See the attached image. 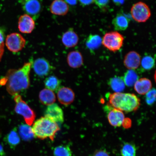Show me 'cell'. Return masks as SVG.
I'll return each mask as SVG.
<instances>
[{"label":"cell","instance_id":"cell-1","mask_svg":"<svg viewBox=\"0 0 156 156\" xmlns=\"http://www.w3.org/2000/svg\"><path fill=\"white\" fill-rule=\"evenodd\" d=\"M32 64L31 62H27L19 69L9 70L5 77L1 80L0 83L6 86L10 95L14 97L28 88Z\"/></svg>","mask_w":156,"mask_h":156},{"label":"cell","instance_id":"cell-2","mask_svg":"<svg viewBox=\"0 0 156 156\" xmlns=\"http://www.w3.org/2000/svg\"><path fill=\"white\" fill-rule=\"evenodd\" d=\"M108 106L123 112H130L137 110L140 100L134 94L114 93L107 94Z\"/></svg>","mask_w":156,"mask_h":156},{"label":"cell","instance_id":"cell-3","mask_svg":"<svg viewBox=\"0 0 156 156\" xmlns=\"http://www.w3.org/2000/svg\"><path fill=\"white\" fill-rule=\"evenodd\" d=\"M33 124L32 129L34 136L41 140L49 138L53 141L60 130L57 123L45 116L38 119Z\"/></svg>","mask_w":156,"mask_h":156},{"label":"cell","instance_id":"cell-4","mask_svg":"<svg viewBox=\"0 0 156 156\" xmlns=\"http://www.w3.org/2000/svg\"><path fill=\"white\" fill-rule=\"evenodd\" d=\"M14 100L16 104L15 112L23 117L27 124L30 126H32L36 118L34 111L23 100L20 95H15Z\"/></svg>","mask_w":156,"mask_h":156},{"label":"cell","instance_id":"cell-5","mask_svg":"<svg viewBox=\"0 0 156 156\" xmlns=\"http://www.w3.org/2000/svg\"><path fill=\"white\" fill-rule=\"evenodd\" d=\"M124 37L120 33L114 31L107 33L102 39V44L105 48L112 52L119 50L122 47Z\"/></svg>","mask_w":156,"mask_h":156},{"label":"cell","instance_id":"cell-6","mask_svg":"<svg viewBox=\"0 0 156 156\" xmlns=\"http://www.w3.org/2000/svg\"><path fill=\"white\" fill-rule=\"evenodd\" d=\"M130 13L133 19L138 23L145 22L151 16L149 7L141 2L134 4L132 6Z\"/></svg>","mask_w":156,"mask_h":156},{"label":"cell","instance_id":"cell-7","mask_svg":"<svg viewBox=\"0 0 156 156\" xmlns=\"http://www.w3.org/2000/svg\"><path fill=\"white\" fill-rule=\"evenodd\" d=\"M26 40L18 33H12L8 35L5 40V45L10 51L17 53L21 51L25 47Z\"/></svg>","mask_w":156,"mask_h":156},{"label":"cell","instance_id":"cell-8","mask_svg":"<svg viewBox=\"0 0 156 156\" xmlns=\"http://www.w3.org/2000/svg\"><path fill=\"white\" fill-rule=\"evenodd\" d=\"M20 4L26 14L30 16L34 20L38 18L42 9V5L39 0H20Z\"/></svg>","mask_w":156,"mask_h":156},{"label":"cell","instance_id":"cell-9","mask_svg":"<svg viewBox=\"0 0 156 156\" xmlns=\"http://www.w3.org/2000/svg\"><path fill=\"white\" fill-rule=\"evenodd\" d=\"M107 118L109 123L112 126L117 127L122 125L125 120L123 112L107 105Z\"/></svg>","mask_w":156,"mask_h":156},{"label":"cell","instance_id":"cell-10","mask_svg":"<svg viewBox=\"0 0 156 156\" xmlns=\"http://www.w3.org/2000/svg\"><path fill=\"white\" fill-rule=\"evenodd\" d=\"M44 116L58 123H62L64 121L63 110L56 103L48 106L44 112Z\"/></svg>","mask_w":156,"mask_h":156},{"label":"cell","instance_id":"cell-11","mask_svg":"<svg viewBox=\"0 0 156 156\" xmlns=\"http://www.w3.org/2000/svg\"><path fill=\"white\" fill-rule=\"evenodd\" d=\"M32 65L35 73L40 77L48 75L51 69L49 62L44 58H37Z\"/></svg>","mask_w":156,"mask_h":156},{"label":"cell","instance_id":"cell-12","mask_svg":"<svg viewBox=\"0 0 156 156\" xmlns=\"http://www.w3.org/2000/svg\"><path fill=\"white\" fill-rule=\"evenodd\" d=\"M20 32L24 34H29L34 30L35 27L34 20L28 15L25 14L20 17L18 21Z\"/></svg>","mask_w":156,"mask_h":156},{"label":"cell","instance_id":"cell-13","mask_svg":"<svg viewBox=\"0 0 156 156\" xmlns=\"http://www.w3.org/2000/svg\"><path fill=\"white\" fill-rule=\"evenodd\" d=\"M57 97L62 105L68 106L73 103L75 99V94L73 90L66 87H60L57 91Z\"/></svg>","mask_w":156,"mask_h":156},{"label":"cell","instance_id":"cell-14","mask_svg":"<svg viewBox=\"0 0 156 156\" xmlns=\"http://www.w3.org/2000/svg\"><path fill=\"white\" fill-rule=\"evenodd\" d=\"M141 57L140 55L135 51L129 52L125 56L124 64L128 69H137L140 65Z\"/></svg>","mask_w":156,"mask_h":156},{"label":"cell","instance_id":"cell-15","mask_svg":"<svg viewBox=\"0 0 156 156\" xmlns=\"http://www.w3.org/2000/svg\"><path fill=\"white\" fill-rule=\"evenodd\" d=\"M68 5L63 0H54L51 4L50 10L52 14L58 16H64L69 11Z\"/></svg>","mask_w":156,"mask_h":156},{"label":"cell","instance_id":"cell-16","mask_svg":"<svg viewBox=\"0 0 156 156\" xmlns=\"http://www.w3.org/2000/svg\"><path fill=\"white\" fill-rule=\"evenodd\" d=\"M79 41V37L73 29H68L62 36V42L67 48H73L76 46Z\"/></svg>","mask_w":156,"mask_h":156},{"label":"cell","instance_id":"cell-17","mask_svg":"<svg viewBox=\"0 0 156 156\" xmlns=\"http://www.w3.org/2000/svg\"><path fill=\"white\" fill-rule=\"evenodd\" d=\"M134 87V90L138 94L145 95L152 88L151 82L147 78H141L136 82Z\"/></svg>","mask_w":156,"mask_h":156},{"label":"cell","instance_id":"cell-18","mask_svg":"<svg viewBox=\"0 0 156 156\" xmlns=\"http://www.w3.org/2000/svg\"><path fill=\"white\" fill-rule=\"evenodd\" d=\"M67 62L70 67L79 68L83 64V56L80 52L77 51H71L68 55Z\"/></svg>","mask_w":156,"mask_h":156},{"label":"cell","instance_id":"cell-19","mask_svg":"<svg viewBox=\"0 0 156 156\" xmlns=\"http://www.w3.org/2000/svg\"><path fill=\"white\" fill-rule=\"evenodd\" d=\"M39 98L41 102L47 106L53 104L56 100V95L53 91L47 88L41 91Z\"/></svg>","mask_w":156,"mask_h":156},{"label":"cell","instance_id":"cell-20","mask_svg":"<svg viewBox=\"0 0 156 156\" xmlns=\"http://www.w3.org/2000/svg\"><path fill=\"white\" fill-rule=\"evenodd\" d=\"M129 22V20L125 15L119 13L113 20L112 24L116 30L124 31L128 28Z\"/></svg>","mask_w":156,"mask_h":156},{"label":"cell","instance_id":"cell-21","mask_svg":"<svg viewBox=\"0 0 156 156\" xmlns=\"http://www.w3.org/2000/svg\"><path fill=\"white\" fill-rule=\"evenodd\" d=\"M108 84L115 93H122L126 87L123 77L115 76L111 78Z\"/></svg>","mask_w":156,"mask_h":156},{"label":"cell","instance_id":"cell-22","mask_svg":"<svg viewBox=\"0 0 156 156\" xmlns=\"http://www.w3.org/2000/svg\"><path fill=\"white\" fill-rule=\"evenodd\" d=\"M46 88L53 91L57 92L61 87V81L54 76H51L47 77L44 81Z\"/></svg>","mask_w":156,"mask_h":156},{"label":"cell","instance_id":"cell-23","mask_svg":"<svg viewBox=\"0 0 156 156\" xmlns=\"http://www.w3.org/2000/svg\"><path fill=\"white\" fill-rule=\"evenodd\" d=\"M102 44V39L98 35L90 34L87 39L86 44L90 50L94 51L97 49Z\"/></svg>","mask_w":156,"mask_h":156},{"label":"cell","instance_id":"cell-24","mask_svg":"<svg viewBox=\"0 0 156 156\" xmlns=\"http://www.w3.org/2000/svg\"><path fill=\"white\" fill-rule=\"evenodd\" d=\"M19 135L25 141H29L35 137L32 128L27 124H21L19 129Z\"/></svg>","mask_w":156,"mask_h":156},{"label":"cell","instance_id":"cell-25","mask_svg":"<svg viewBox=\"0 0 156 156\" xmlns=\"http://www.w3.org/2000/svg\"><path fill=\"white\" fill-rule=\"evenodd\" d=\"M5 139V141L11 149H15L20 142V137L16 128L11 130L7 134Z\"/></svg>","mask_w":156,"mask_h":156},{"label":"cell","instance_id":"cell-26","mask_svg":"<svg viewBox=\"0 0 156 156\" xmlns=\"http://www.w3.org/2000/svg\"><path fill=\"white\" fill-rule=\"evenodd\" d=\"M123 79L126 86L132 87L139 79V77L134 70L129 69L125 73Z\"/></svg>","mask_w":156,"mask_h":156},{"label":"cell","instance_id":"cell-27","mask_svg":"<svg viewBox=\"0 0 156 156\" xmlns=\"http://www.w3.org/2000/svg\"><path fill=\"white\" fill-rule=\"evenodd\" d=\"M120 151L122 156H136V146L133 143L128 142L124 144Z\"/></svg>","mask_w":156,"mask_h":156},{"label":"cell","instance_id":"cell-28","mask_svg":"<svg viewBox=\"0 0 156 156\" xmlns=\"http://www.w3.org/2000/svg\"><path fill=\"white\" fill-rule=\"evenodd\" d=\"M54 156H72V152L68 145H60L55 148Z\"/></svg>","mask_w":156,"mask_h":156},{"label":"cell","instance_id":"cell-29","mask_svg":"<svg viewBox=\"0 0 156 156\" xmlns=\"http://www.w3.org/2000/svg\"><path fill=\"white\" fill-rule=\"evenodd\" d=\"M141 64L142 68L144 70L148 71L153 69L154 67L155 60L151 56L146 55L142 58Z\"/></svg>","mask_w":156,"mask_h":156},{"label":"cell","instance_id":"cell-30","mask_svg":"<svg viewBox=\"0 0 156 156\" xmlns=\"http://www.w3.org/2000/svg\"><path fill=\"white\" fill-rule=\"evenodd\" d=\"M145 95V101L147 104L149 106L153 105L156 101L155 89L151 88Z\"/></svg>","mask_w":156,"mask_h":156},{"label":"cell","instance_id":"cell-31","mask_svg":"<svg viewBox=\"0 0 156 156\" xmlns=\"http://www.w3.org/2000/svg\"><path fill=\"white\" fill-rule=\"evenodd\" d=\"M4 36L2 32L0 30V61L4 52Z\"/></svg>","mask_w":156,"mask_h":156},{"label":"cell","instance_id":"cell-32","mask_svg":"<svg viewBox=\"0 0 156 156\" xmlns=\"http://www.w3.org/2000/svg\"><path fill=\"white\" fill-rule=\"evenodd\" d=\"M110 0H94L95 4L100 8L106 7L109 3Z\"/></svg>","mask_w":156,"mask_h":156},{"label":"cell","instance_id":"cell-33","mask_svg":"<svg viewBox=\"0 0 156 156\" xmlns=\"http://www.w3.org/2000/svg\"><path fill=\"white\" fill-rule=\"evenodd\" d=\"M93 156H110V155L106 150L99 149L94 152Z\"/></svg>","mask_w":156,"mask_h":156},{"label":"cell","instance_id":"cell-34","mask_svg":"<svg viewBox=\"0 0 156 156\" xmlns=\"http://www.w3.org/2000/svg\"><path fill=\"white\" fill-rule=\"evenodd\" d=\"M81 4L83 6L90 5L94 2V0H79Z\"/></svg>","mask_w":156,"mask_h":156},{"label":"cell","instance_id":"cell-35","mask_svg":"<svg viewBox=\"0 0 156 156\" xmlns=\"http://www.w3.org/2000/svg\"><path fill=\"white\" fill-rule=\"evenodd\" d=\"M65 2L67 4L74 5L77 4V0H66Z\"/></svg>","mask_w":156,"mask_h":156},{"label":"cell","instance_id":"cell-36","mask_svg":"<svg viewBox=\"0 0 156 156\" xmlns=\"http://www.w3.org/2000/svg\"><path fill=\"white\" fill-rule=\"evenodd\" d=\"M114 3L117 5H120L124 3V0H112Z\"/></svg>","mask_w":156,"mask_h":156},{"label":"cell","instance_id":"cell-37","mask_svg":"<svg viewBox=\"0 0 156 156\" xmlns=\"http://www.w3.org/2000/svg\"><path fill=\"white\" fill-rule=\"evenodd\" d=\"M0 156H5V153L4 151L3 146L0 144Z\"/></svg>","mask_w":156,"mask_h":156}]
</instances>
